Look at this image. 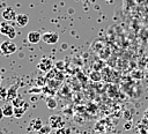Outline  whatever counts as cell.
I'll return each instance as SVG.
<instances>
[{"mask_svg": "<svg viewBox=\"0 0 148 134\" xmlns=\"http://www.w3.org/2000/svg\"><path fill=\"white\" fill-rule=\"evenodd\" d=\"M0 34L5 35L8 37L9 40L14 39L16 37V31H15V28L7 21H2L0 23Z\"/></svg>", "mask_w": 148, "mask_h": 134, "instance_id": "6da1fadb", "label": "cell"}, {"mask_svg": "<svg viewBox=\"0 0 148 134\" xmlns=\"http://www.w3.org/2000/svg\"><path fill=\"white\" fill-rule=\"evenodd\" d=\"M16 50H17V46L12 40H5L0 44V53L5 57H8V55L15 53Z\"/></svg>", "mask_w": 148, "mask_h": 134, "instance_id": "7a4b0ae2", "label": "cell"}, {"mask_svg": "<svg viewBox=\"0 0 148 134\" xmlns=\"http://www.w3.org/2000/svg\"><path fill=\"white\" fill-rule=\"evenodd\" d=\"M65 125L64 122V119L59 114H52L50 118H49V126L51 128H54V129H59V128H62Z\"/></svg>", "mask_w": 148, "mask_h": 134, "instance_id": "3957f363", "label": "cell"}, {"mask_svg": "<svg viewBox=\"0 0 148 134\" xmlns=\"http://www.w3.org/2000/svg\"><path fill=\"white\" fill-rule=\"evenodd\" d=\"M42 40L46 44H56L59 40V35L54 31H47L42 35Z\"/></svg>", "mask_w": 148, "mask_h": 134, "instance_id": "277c9868", "label": "cell"}, {"mask_svg": "<svg viewBox=\"0 0 148 134\" xmlns=\"http://www.w3.org/2000/svg\"><path fill=\"white\" fill-rule=\"evenodd\" d=\"M37 67H38L39 70L47 73V72L53 69V62H52V60L50 58H42L40 61L38 62Z\"/></svg>", "mask_w": 148, "mask_h": 134, "instance_id": "5b68a950", "label": "cell"}, {"mask_svg": "<svg viewBox=\"0 0 148 134\" xmlns=\"http://www.w3.org/2000/svg\"><path fill=\"white\" fill-rule=\"evenodd\" d=\"M1 16H2L3 21L10 22V21H15V20H16L17 14H16V12H15L14 8H12V7H6V8L2 10Z\"/></svg>", "mask_w": 148, "mask_h": 134, "instance_id": "8992f818", "label": "cell"}, {"mask_svg": "<svg viewBox=\"0 0 148 134\" xmlns=\"http://www.w3.org/2000/svg\"><path fill=\"white\" fill-rule=\"evenodd\" d=\"M18 87H20L18 83H15V84H12L9 88H7V100H8L9 103L18 96V94H17Z\"/></svg>", "mask_w": 148, "mask_h": 134, "instance_id": "52a82bcc", "label": "cell"}, {"mask_svg": "<svg viewBox=\"0 0 148 134\" xmlns=\"http://www.w3.org/2000/svg\"><path fill=\"white\" fill-rule=\"evenodd\" d=\"M27 39L31 44H37V43H39L42 40V34L38 32V31H35V30L30 31L28 34V36H27Z\"/></svg>", "mask_w": 148, "mask_h": 134, "instance_id": "ba28073f", "label": "cell"}, {"mask_svg": "<svg viewBox=\"0 0 148 134\" xmlns=\"http://www.w3.org/2000/svg\"><path fill=\"white\" fill-rule=\"evenodd\" d=\"M15 23L17 24V27L20 28H24L28 23H29V16L27 14H17Z\"/></svg>", "mask_w": 148, "mask_h": 134, "instance_id": "9c48e42d", "label": "cell"}, {"mask_svg": "<svg viewBox=\"0 0 148 134\" xmlns=\"http://www.w3.org/2000/svg\"><path fill=\"white\" fill-rule=\"evenodd\" d=\"M2 113H3V117H13L14 116V106H13V104L7 102L2 106Z\"/></svg>", "mask_w": 148, "mask_h": 134, "instance_id": "30bf717a", "label": "cell"}, {"mask_svg": "<svg viewBox=\"0 0 148 134\" xmlns=\"http://www.w3.org/2000/svg\"><path fill=\"white\" fill-rule=\"evenodd\" d=\"M43 126H44V125H43V121H42L39 118H34V119L30 121V124H29L30 129L36 131V132H38Z\"/></svg>", "mask_w": 148, "mask_h": 134, "instance_id": "8fae6325", "label": "cell"}, {"mask_svg": "<svg viewBox=\"0 0 148 134\" xmlns=\"http://www.w3.org/2000/svg\"><path fill=\"white\" fill-rule=\"evenodd\" d=\"M27 109H28V104H27V103H25L23 106H21V107H14V117H15V118H21V117H23V114L25 113Z\"/></svg>", "mask_w": 148, "mask_h": 134, "instance_id": "7c38bea8", "label": "cell"}, {"mask_svg": "<svg viewBox=\"0 0 148 134\" xmlns=\"http://www.w3.org/2000/svg\"><path fill=\"white\" fill-rule=\"evenodd\" d=\"M10 103L13 104V106H14V107H21V106H23V105L25 104L24 99H23L21 96H17V97H16L15 99H13Z\"/></svg>", "mask_w": 148, "mask_h": 134, "instance_id": "4fadbf2b", "label": "cell"}, {"mask_svg": "<svg viewBox=\"0 0 148 134\" xmlns=\"http://www.w3.org/2000/svg\"><path fill=\"white\" fill-rule=\"evenodd\" d=\"M46 106L49 109H51V110H54L57 107V100L54 98H52V97H49L46 99Z\"/></svg>", "mask_w": 148, "mask_h": 134, "instance_id": "5bb4252c", "label": "cell"}, {"mask_svg": "<svg viewBox=\"0 0 148 134\" xmlns=\"http://www.w3.org/2000/svg\"><path fill=\"white\" fill-rule=\"evenodd\" d=\"M0 100H7V88L0 85Z\"/></svg>", "mask_w": 148, "mask_h": 134, "instance_id": "9a60e30c", "label": "cell"}, {"mask_svg": "<svg viewBox=\"0 0 148 134\" xmlns=\"http://www.w3.org/2000/svg\"><path fill=\"white\" fill-rule=\"evenodd\" d=\"M90 79H91L92 81H99V80H101V74H99L98 72H92V73L90 74Z\"/></svg>", "mask_w": 148, "mask_h": 134, "instance_id": "2e32d148", "label": "cell"}, {"mask_svg": "<svg viewBox=\"0 0 148 134\" xmlns=\"http://www.w3.org/2000/svg\"><path fill=\"white\" fill-rule=\"evenodd\" d=\"M50 128H51L50 126H43V127L38 131V133H39V134H46V133L50 131Z\"/></svg>", "mask_w": 148, "mask_h": 134, "instance_id": "e0dca14e", "label": "cell"}, {"mask_svg": "<svg viewBox=\"0 0 148 134\" xmlns=\"http://www.w3.org/2000/svg\"><path fill=\"white\" fill-rule=\"evenodd\" d=\"M56 134H68V129H66V128H59V129H57V132H56Z\"/></svg>", "mask_w": 148, "mask_h": 134, "instance_id": "ac0fdd59", "label": "cell"}, {"mask_svg": "<svg viewBox=\"0 0 148 134\" xmlns=\"http://www.w3.org/2000/svg\"><path fill=\"white\" fill-rule=\"evenodd\" d=\"M56 66H57L58 69H62V68H64V67H62V66H64V62H62V61H58V62L56 64Z\"/></svg>", "mask_w": 148, "mask_h": 134, "instance_id": "d6986e66", "label": "cell"}, {"mask_svg": "<svg viewBox=\"0 0 148 134\" xmlns=\"http://www.w3.org/2000/svg\"><path fill=\"white\" fill-rule=\"evenodd\" d=\"M131 127H132V122L131 121H126V124L124 125V128L125 129H130Z\"/></svg>", "mask_w": 148, "mask_h": 134, "instance_id": "ffe728a7", "label": "cell"}, {"mask_svg": "<svg viewBox=\"0 0 148 134\" xmlns=\"http://www.w3.org/2000/svg\"><path fill=\"white\" fill-rule=\"evenodd\" d=\"M143 117H145L146 119H148V107L145 110V112H143Z\"/></svg>", "mask_w": 148, "mask_h": 134, "instance_id": "44dd1931", "label": "cell"}, {"mask_svg": "<svg viewBox=\"0 0 148 134\" xmlns=\"http://www.w3.org/2000/svg\"><path fill=\"white\" fill-rule=\"evenodd\" d=\"M3 118V113H2V107H0V120H2Z\"/></svg>", "mask_w": 148, "mask_h": 134, "instance_id": "7402d4cb", "label": "cell"}, {"mask_svg": "<svg viewBox=\"0 0 148 134\" xmlns=\"http://www.w3.org/2000/svg\"><path fill=\"white\" fill-rule=\"evenodd\" d=\"M106 1H108V2H112L113 0H106Z\"/></svg>", "mask_w": 148, "mask_h": 134, "instance_id": "603a6c76", "label": "cell"}, {"mask_svg": "<svg viewBox=\"0 0 148 134\" xmlns=\"http://www.w3.org/2000/svg\"><path fill=\"white\" fill-rule=\"evenodd\" d=\"M0 85H1V76H0Z\"/></svg>", "mask_w": 148, "mask_h": 134, "instance_id": "cb8c5ba5", "label": "cell"}]
</instances>
